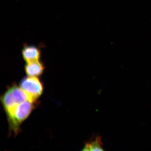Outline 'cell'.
<instances>
[{"instance_id": "cell-1", "label": "cell", "mask_w": 151, "mask_h": 151, "mask_svg": "<svg viewBox=\"0 0 151 151\" xmlns=\"http://www.w3.org/2000/svg\"><path fill=\"white\" fill-rule=\"evenodd\" d=\"M35 108L34 102L26 100L17 105L13 110L7 114L11 128L17 132L22 122L27 118Z\"/></svg>"}, {"instance_id": "cell-2", "label": "cell", "mask_w": 151, "mask_h": 151, "mask_svg": "<svg viewBox=\"0 0 151 151\" xmlns=\"http://www.w3.org/2000/svg\"><path fill=\"white\" fill-rule=\"evenodd\" d=\"M26 100L32 101L29 96L21 87L13 86L10 88L1 97V101L6 114Z\"/></svg>"}, {"instance_id": "cell-3", "label": "cell", "mask_w": 151, "mask_h": 151, "mask_svg": "<svg viewBox=\"0 0 151 151\" xmlns=\"http://www.w3.org/2000/svg\"><path fill=\"white\" fill-rule=\"evenodd\" d=\"M20 86L35 102L42 94L43 87L41 82L37 77H26L21 81Z\"/></svg>"}, {"instance_id": "cell-4", "label": "cell", "mask_w": 151, "mask_h": 151, "mask_svg": "<svg viewBox=\"0 0 151 151\" xmlns=\"http://www.w3.org/2000/svg\"><path fill=\"white\" fill-rule=\"evenodd\" d=\"M22 54L24 60L28 63L40 60L41 52L37 47L24 44L22 50Z\"/></svg>"}, {"instance_id": "cell-5", "label": "cell", "mask_w": 151, "mask_h": 151, "mask_svg": "<svg viewBox=\"0 0 151 151\" xmlns=\"http://www.w3.org/2000/svg\"><path fill=\"white\" fill-rule=\"evenodd\" d=\"M45 66L40 60L27 63L25 66L26 73L28 76L37 77L43 73Z\"/></svg>"}, {"instance_id": "cell-6", "label": "cell", "mask_w": 151, "mask_h": 151, "mask_svg": "<svg viewBox=\"0 0 151 151\" xmlns=\"http://www.w3.org/2000/svg\"><path fill=\"white\" fill-rule=\"evenodd\" d=\"M102 138L100 136H96L92 140L86 143L82 150L84 151H103V143Z\"/></svg>"}]
</instances>
